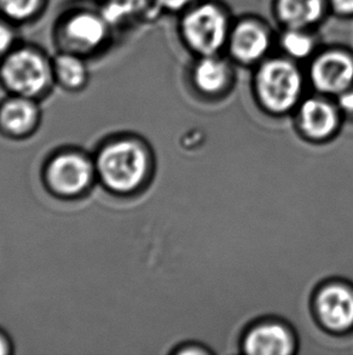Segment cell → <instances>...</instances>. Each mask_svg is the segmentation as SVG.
<instances>
[{
  "label": "cell",
  "instance_id": "6da1fadb",
  "mask_svg": "<svg viewBox=\"0 0 353 355\" xmlns=\"http://www.w3.org/2000/svg\"><path fill=\"white\" fill-rule=\"evenodd\" d=\"M233 24L224 5L202 0L181 14L179 33L188 50L197 58L223 55Z\"/></svg>",
  "mask_w": 353,
  "mask_h": 355
},
{
  "label": "cell",
  "instance_id": "7a4b0ae2",
  "mask_svg": "<svg viewBox=\"0 0 353 355\" xmlns=\"http://www.w3.org/2000/svg\"><path fill=\"white\" fill-rule=\"evenodd\" d=\"M95 166L97 178L107 189L116 194H129L147 176L148 155L138 141L113 139L100 149Z\"/></svg>",
  "mask_w": 353,
  "mask_h": 355
},
{
  "label": "cell",
  "instance_id": "3957f363",
  "mask_svg": "<svg viewBox=\"0 0 353 355\" xmlns=\"http://www.w3.org/2000/svg\"><path fill=\"white\" fill-rule=\"evenodd\" d=\"M255 90L272 112H284L294 106L302 89V74L298 62L286 56L267 58L257 64Z\"/></svg>",
  "mask_w": 353,
  "mask_h": 355
},
{
  "label": "cell",
  "instance_id": "277c9868",
  "mask_svg": "<svg viewBox=\"0 0 353 355\" xmlns=\"http://www.w3.org/2000/svg\"><path fill=\"white\" fill-rule=\"evenodd\" d=\"M53 66L42 53L30 49H19L5 58L0 78L5 87L19 96H40L48 90L53 79Z\"/></svg>",
  "mask_w": 353,
  "mask_h": 355
},
{
  "label": "cell",
  "instance_id": "5b68a950",
  "mask_svg": "<svg viewBox=\"0 0 353 355\" xmlns=\"http://www.w3.org/2000/svg\"><path fill=\"white\" fill-rule=\"evenodd\" d=\"M96 178L95 160L78 150L56 154L45 170L48 188L64 198L80 196L90 188Z\"/></svg>",
  "mask_w": 353,
  "mask_h": 355
},
{
  "label": "cell",
  "instance_id": "8992f818",
  "mask_svg": "<svg viewBox=\"0 0 353 355\" xmlns=\"http://www.w3.org/2000/svg\"><path fill=\"white\" fill-rule=\"evenodd\" d=\"M275 37L269 24L257 17H242L233 24L225 53L242 66H257L270 55Z\"/></svg>",
  "mask_w": 353,
  "mask_h": 355
},
{
  "label": "cell",
  "instance_id": "52a82bcc",
  "mask_svg": "<svg viewBox=\"0 0 353 355\" xmlns=\"http://www.w3.org/2000/svg\"><path fill=\"white\" fill-rule=\"evenodd\" d=\"M310 79L325 94H338L353 87V53L333 46L318 50L310 60Z\"/></svg>",
  "mask_w": 353,
  "mask_h": 355
},
{
  "label": "cell",
  "instance_id": "ba28073f",
  "mask_svg": "<svg viewBox=\"0 0 353 355\" xmlns=\"http://www.w3.org/2000/svg\"><path fill=\"white\" fill-rule=\"evenodd\" d=\"M273 16L282 28L314 29L329 14L328 0H273Z\"/></svg>",
  "mask_w": 353,
  "mask_h": 355
},
{
  "label": "cell",
  "instance_id": "9c48e42d",
  "mask_svg": "<svg viewBox=\"0 0 353 355\" xmlns=\"http://www.w3.org/2000/svg\"><path fill=\"white\" fill-rule=\"evenodd\" d=\"M108 34V21L102 15L79 12L63 26V37L75 49L91 50L100 46Z\"/></svg>",
  "mask_w": 353,
  "mask_h": 355
},
{
  "label": "cell",
  "instance_id": "30bf717a",
  "mask_svg": "<svg viewBox=\"0 0 353 355\" xmlns=\"http://www.w3.org/2000/svg\"><path fill=\"white\" fill-rule=\"evenodd\" d=\"M39 116V107L34 98L14 95L0 106V128L5 134L22 137L33 132Z\"/></svg>",
  "mask_w": 353,
  "mask_h": 355
},
{
  "label": "cell",
  "instance_id": "8fae6325",
  "mask_svg": "<svg viewBox=\"0 0 353 355\" xmlns=\"http://www.w3.org/2000/svg\"><path fill=\"white\" fill-rule=\"evenodd\" d=\"M317 308L322 322L330 329L343 330L353 324V295L347 288H325L317 300Z\"/></svg>",
  "mask_w": 353,
  "mask_h": 355
},
{
  "label": "cell",
  "instance_id": "7c38bea8",
  "mask_svg": "<svg viewBox=\"0 0 353 355\" xmlns=\"http://www.w3.org/2000/svg\"><path fill=\"white\" fill-rule=\"evenodd\" d=\"M231 74V64L221 55L197 58L192 68L194 83L197 89L205 94L223 92L230 83Z\"/></svg>",
  "mask_w": 353,
  "mask_h": 355
},
{
  "label": "cell",
  "instance_id": "4fadbf2b",
  "mask_svg": "<svg viewBox=\"0 0 353 355\" xmlns=\"http://www.w3.org/2000/svg\"><path fill=\"white\" fill-rule=\"evenodd\" d=\"M246 351L255 355H286L291 352V341L286 330L278 325H265L249 334Z\"/></svg>",
  "mask_w": 353,
  "mask_h": 355
},
{
  "label": "cell",
  "instance_id": "5bb4252c",
  "mask_svg": "<svg viewBox=\"0 0 353 355\" xmlns=\"http://www.w3.org/2000/svg\"><path fill=\"white\" fill-rule=\"evenodd\" d=\"M277 44L282 55L296 62L311 60L320 50L315 33L310 29L282 28Z\"/></svg>",
  "mask_w": 353,
  "mask_h": 355
},
{
  "label": "cell",
  "instance_id": "9a60e30c",
  "mask_svg": "<svg viewBox=\"0 0 353 355\" xmlns=\"http://www.w3.org/2000/svg\"><path fill=\"white\" fill-rule=\"evenodd\" d=\"M302 128L314 137H325L335 128L336 116L329 103L310 98L301 107Z\"/></svg>",
  "mask_w": 353,
  "mask_h": 355
},
{
  "label": "cell",
  "instance_id": "2e32d148",
  "mask_svg": "<svg viewBox=\"0 0 353 355\" xmlns=\"http://www.w3.org/2000/svg\"><path fill=\"white\" fill-rule=\"evenodd\" d=\"M53 72L58 83L68 90H79L87 82V64L73 53L58 55L53 64Z\"/></svg>",
  "mask_w": 353,
  "mask_h": 355
},
{
  "label": "cell",
  "instance_id": "e0dca14e",
  "mask_svg": "<svg viewBox=\"0 0 353 355\" xmlns=\"http://www.w3.org/2000/svg\"><path fill=\"white\" fill-rule=\"evenodd\" d=\"M42 0H0V9L16 21L29 19L35 14Z\"/></svg>",
  "mask_w": 353,
  "mask_h": 355
},
{
  "label": "cell",
  "instance_id": "ac0fdd59",
  "mask_svg": "<svg viewBox=\"0 0 353 355\" xmlns=\"http://www.w3.org/2000/svg\"><path fill=\"white\" fill-rule=\"evenodd\" d=\"M145 0H109V6L105 12V17L113 15V19H124L129 15L134 14L136 10L143 6Z\"/></svg>",
  "mask_w": 353,
  "mask_h": 355
},
{
  "label": "cell",
  "instance_id": "d6986e66",
  "mask_svg": "<svg viewBox=\"0 0 353 355\" xmlns=\"http://www.w3.org/2000/svg\"><path fill=\"white\" fill-rule=\"evenodd\" d=\"M202 0H155L159 10L168 14L181 15Z\"/></svg>",
  "mask_w": 353,
  "mask_h": 355
},
{
  "label": "cell",
  "instance_id": "ffe728a7",
  "mask_svg": "<svg viewBox=\"0 0 353 355\" xmlns=\"http://www.w3.org/2000/svg\"><path fill=\"white\" fill-rule=\"evenodd\" d=\"M332 14L341 19H352L353 0H328Z\"/></svg>",
  "mask_w": 353,
  "mask_h": 355
},
{
  "label": "cell",
  "instance_id": "44dd1931",
  "mask_svg": "<svg viewBox=\"0 0 353 355\" xmlns=\"http://www.w3.org/2000/svg\"><path fill=\"white\" fill-rule=\"evenodd\" d=\"M14 43V33L6 24L0 22V56L9 51Z\"/></svg>",
  "mask_w": 353,
  "mask_h": 355
},
{
  "label": "cell",
  "instance_id": "7402d4cb",
  "mask_svg": "<svg viewBox=\"0 0 353 355\" xmlns=\"http://www.w3.org/2000/svg\"><path fill=\"white\" fill-rule=\"evenodd\" d=\"M340 106L349 112H353V87H349L347 90L341 92L339 95Z\"/></svg>",
  "mask_w": 353,
  "mask_h": 355
},
{
  "label": "cell",
  "instance_id": "603a6c76",
  "mask_svg": "<svg viewBox=\"0 0 353 355\" xmlns=\"http://www.w3.org/2000/svg\"><path fill=\"white\" fill-rule=\"evenodd\" d=\"M11 352V345L9 338L5 336L3 332H0V355L9 354Z\"/></svg>",
  "mask_w": 353,
  "mask_h": 355
}]
</instances>
